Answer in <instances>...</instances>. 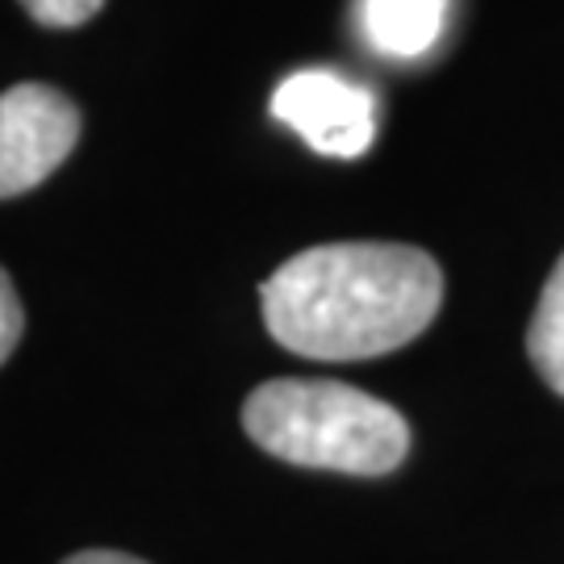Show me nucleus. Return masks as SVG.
<instances>
[{
	"label": "nucleus",
	"instance_id": "f257e3e1",
	"mask_svg": "<svg viewBox=\"0 0 564 564\" xmlns=\"http://www.w3.org/2000/svg\"><path fill=\"white\" fill-rule=\"evenodd\" d=\"M444 302V272L405 242H323L260 289L272 339L305 360H372L419 339Z\"/></svg>",
	"mask_w": 564,
	"mask_h": 564
},
{
	"label": "nucleus",
	"instance_id": "f03ea898",
	"mask_svg": "<svg viewBox=\"0 0 564 564\" xmlns=\"http://www.w3.org/2000/svg\"><path fill=\"white\" fill-rule=\"evenodd\" d=\"M256 444L297 468L351 477L393 473L410 452V426L389 402L339 381H268L242 405Z\"/></svg>",
	"mask_w": 564,
	"mask_h": 564
},
{
	"label": "nucleus",
	"instance_id": "7ed1b4c3",
	"mask_svg": "<svg viewBox=\"0 0 564 564\" xmlns=\"http://www.w3.org/2000/svg\"><path fill=\"white\" fill-rule=\"evenodd\" d=\"M80 142V109L51 84L0 93V202L39 188Z\"/></svg>",
	"mask_w": 564,
	"mask_h": 564
},
{
	"label": "nucleus",
	"instance_id": "20e7f679",
	"mask_svg": "<svg viewBox=\"0 0 564 564\" xmlns=\"http://www.w3.org/2000/svg\"><path fill=\"white\" fill-rule=\"evenodd\" d=\"M272 118L330 160H360L377 139V101L339 72L305 67L276 84Z\"/></svg>",
	"mask_w": 564,
	"mask_h": 564
},
{
	"label": "nucleus",
	"instance_id": "39448f33",
	"mask_svg": "<svg viewBox=\"0 0 564 564\" xmlns=\"http://www.w3.org/2000/svg\"><path fill=\"white\" fill-rule=\"evenodd\" d=\"M452 0H360V39L384 59H423L444 39Z\"/></svg>",
	"mask_w": 564,
	"mask_h": 564
},
{
	"label": "nucleus",
	"instance_id": "423d86ee",
	"mask_svg": "<svg viewBox=\"0 0 564 564\" xmlns=\"http://www.w3.org/2000/svg\"><path fill=\"white\" fill-rule=\"evenodd\" d=\"M527 356L535 364V372L564 398V256L552 268L544 293H540V305L531 314Z\"/></svg>",
	"mask_w": 564,
	"mask_h": 564
},
{
	"label": "nucleus",
	"instance_id": "0eeeda50",
	"mask_svg": "<svg viewBox=\"0 0 564 564\" xmlns=\"http://www.w3.org/2000/svg\"><path fill=\"white\" fill-rule=\"evenodd\" d=\"M105 0H21V9L46 30H76L101 13Z\"/></svg>",
	"mask_w": 564,
	"mask_h": 564
},
{
	"label": "nucleus",
	"instance_id": "6e6552de",
	"mask_svg": "<svg viewBox=\"0 0 564 564\" xmlns=\"http://www.w3.org/2000/svg\"><path fill=\"white\" fill-rule=\"evenodd\" d=\"M21 330H25V310H21V297L9 272L0 268V364L13 356V347L21 343Z\"/></svg>",
	"mask_w": 564,
	"mask_h": 564
},
{
	"label": "nucleus",
	"instance_id": "1a4fd4ad",
	"mask_svg": "<svg viewBox=\"0 0 564 564\" xmlns=\"http://www.w3.org/2000/svg\"><path fill=\"white\" fill-rule=\"evenodd\" d=\"M63 564H147V561L130 556V552H113V547H88V552H76V556H67Z\"/></svg>",
	"mask_w": 564,
	"mask_h": 564
}]
</instances>
